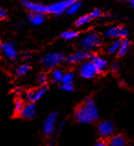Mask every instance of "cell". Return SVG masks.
Returning <instances> with one entry per match:
<instances>
[{
	"instance_id": "1",
	"label": "cell",
	"mask_w": 134,
	"mask_h": 146,
	"mask_svg": "<svg viewBox=\"0 0 134 146\" xmlns=\"http://www.w3.org/2000/svg\"><path fill=\"white\" fill-rule=\"evenodd\" d=\"M99 117V110L94 100L86 98L76 108L74 118L80 124H91L96 121Z\"/></svg>"
},
{
	"instance_id": "2",
	"label": "cell",
	"mask_w": 134,
	"mask_h": 146,
	"mask_svg": "<svg viewBox=\"0 0 134 146\" xmlns=\"http://www.w3.org/2000/svg\"><path fill=\"white\" fill-rule=\"evenodd\" d=\"M101 44H102V41H101L100 36L94 32L86 33L85 35L82 38V41H80V44H82L84 51H86V52L94 51V50H95L100 46Z\"/></svg>"
},
{
	"instance_id": "3",
	"label": "cell",
	"mask_w": 134,
	"mask_h": 146,
	"mask_svg": "<svg viewBox=\"0 0 134 146\" xmlns=\"http://www.w3.org/2000/svg\"><path fill=\"white\" fill-rule=\"evenodd\" d=\"M57 117H58V113L56 111H53L44 119L42 126V130L45 136H52L56 132Z\"/></svg>"
},
{
	"instance_id": "4",
	"label": "cell",
	"mask_w": 134,
	"mask_h": 146,
	"mask_svg": "<svg viewBox=\"0 0 134 146\" xmlns=\"http://www.w3.org/2000/svg\"><path fill=\"white\" fill-rule=\"evenodd\" d=\"M65 60V56L61 53H47L43 58L42 63L45 68H55Z\"/></svg>"
},
{
	"instance_id": "5",
	"label": "cell",
	"mask_w": 134,
	"mask_h": 146,
	"mask_svg": "<svg viewBox=\"0 0 134 146\" xmlns=\"http://www.w3.org/2000/svg\"><path fill=\"white\" fill-rule=\"evenodd\" d=\"M96 74H98L96 68H95L94 62L91 59L83 61V62L80 64V66L79 68V75L82 77V79H85V80L93 79L94 77L96 76Z\"/></svg>"
},
{
	"instance_id": "6",
	"label": "cell",
	"mask_w": 134,
	"mask_h": 146,
	"mask_svg": "<svg viewBox=\"0 0 134 146\" xmlns=\"http://www.w3.org/2000/svg\"><path fill=\"white\" fill-rule=\"evenodd\" d=\"M75 0H63V1L54 3L50 6H47V13H52L55 15H60L67 11L68 7H70Z\"/></svg>"
},
{
	"instance_id": "7",
	"label": "cell",
	"mask_w": 134,
	"mask_h": 146,
	"mask_svg": "<svg viewBox=\"0 0 134 146\" xmlns=\"http://www.w3.org/2000/svg\"><path fill=\"white\" fill-rule=\"evenodd\" d=\"M115 127L114 124L109 120H103L99 122L97 126V131L99 136L103 139H106V138H110L114 133Z\"/></svg>"
},
{
	"instance_id": "8",
	"label": "cell",
	"mask_w": 134,
	"mask_h": 146,
	"mask_svg": "<svg viewBox=\"0 0 134 146\" xmlns=\"http://www.w3.org/2000/svg\"><path fill=\"white\" fill-rule=\"evenodd\" d=\"M46 92H47L46 86H41L40 88H37V89L27 92L25 94V99L28 103L35 104V102H38L40 99H42L44 96Z\"/></svg>"
},
{
	"instance_id": "9",
	"label": "cell",
	"mask_w": 134,
	"mask_h": 146,
	"mask_svg": "<svg viewBox=\"0 0 134 146\" xmlns=\"http://www.w3.org/2000/svg\"><path fill=\"white\" fill-rule=\"evenodd\" d=\"M1 51L6 58L9 60H16L18 58L19 53L14 43H4L1 44Z\"/></svg>"
},
{
	"instance_id": "10",
	"label": "cell",
	"mask_w": 134,
	"mask_h": 146,
	"mask_svg": "<svg viewBox=\"0 0 134 146\" xmlns=\"http://www.w3.org/2000/svg\"><path fill=\"white\" fill-rule=\"evenodd\" d=\"M128 30L122 26H115L107 29L105 35L108 38H126L128 36Z\"/></svg>"
},
{
	"instance_id": "11",
	"label": "cell",
	"mask_w": 134,
	"mask_h": 146,
	"mask_svg": "<svg viewBox=\"0 0 134 146\" xmlns=\"http://www.w3.org/2000/svg\"><path fill=\"white\" fill-rule=\"evenodd\" d=\"M22 4L25 7V9L31 11L32 13H47V6H44L43 4L28 1V0H24Z\"/></svg>"
},
{
	"instance_id": "12",
	"label": "cell",
	"mask_w": 134,
	"mask_h": 146,
	"mask_svg": "<svg viewBox=\"0 0 134 146\" xmlns=\"http://www.w3.org/2000/svg\"><path fill=\"white\" fill-rule=\"evenodd\" d=\"M88 54L86 51L84 50H78L77 52H75L74 54H71V55L68 56L66 58V62L68 64H78L80 62H83L88 58Z\"/></svg>"
},
{
	"instance_id": "13",
	"label": "cell",
	"mask_w": 134,
	"mask_h": 146,
	"mask_svg": "<svg viewBox=\"0 0 134 146\" xmlns=\"http://www.w3.org/2000/svg\"><path fill=\"white\" fill-rule=\"evenodd\" d=\"M37 114V109L35 104L33 103H27L24 105L23 109H22L20 117L23 119H32L34 118Z\"/></svg>"
},
{
	"instance_id": "14",
	"label": "cell",
	"mask_w": 134,
	"mask_h": 146,
	"mask_svg": "<svg viewBox=\"0 0 134 146\" xmlns=\"http://www.w3.org/2000/svg\"><path fill=\"white\" fill-rule=\"evenodd\" d=\"M88 58L91 59L94 62L95 68H96L97 73H103L106 70L107 61L105 58L95 56V55H94V54H89V55H88Z\"/></svg>"
},
{
	"instance_id": "15",
	"label": "cell",
	"mask_w": 134,
	"mask_h": 146,
	"mask_svg": "<svg viewBox=\"0 0 134 146\" xmlns=\"http://www.w3.org/2000/svg\"><path fill=\"white\" fill-rule=\"evenodd\" d=\"M126 145H127L126 139L124 138V136L119 135V134L111 136L108 143V146H126Z\"/></svg>"
},
{
	"instance_id": "16",
	"label": "cell",
	"mask_w": 134,
	"mask_h": 146,
	"mask_svg": "<svg viewBox=\"0 0 134 146\" xmlns=\"http://www.w3.org/2000/svg\"><path fill=\"white\" fill-rule=\"evenodd\" d=\"M44 14L43 13H32L29 16V21L33 25H41L44 21Z\"/></svg>"
},
{
	"instance_id": "17",
	"label": "cell",
	"mask_w": 134,
	"mask_h": 146,
	"mask_svg": "<svg viewBox=\"0 0 134 146\" xmlns=\"http://www.w3.org/2000/svg\"><path fill=\"white\" fill-rule=\"evenodd\" d=\"M24 102L23 100L21 98H16L13 102V115L16 117H19L21 113L22 109L24 106Z\"/></svg>"
},
{
	"instance_id": "18",
	"label": "cell",
	"mask_w": 134,
	"mask_h": 146,
	"mask_svg": "<svg viewBox=\"0 0 134 146\" xmlns=\"http://www.w3.org/2000/svg\"><path fill=\"white\" fill-rule=\"evenodd\" d=\"M63 76H64V72L60 68H54L51 72V80L55 83L61 82V80L63 79Z\"/></svg>"
},
{
	"instance_id": "19",
	"label": "cell",
	"mask_w": 134,
	"mask_h": 146,
	"mask_svg": "<svg viewBox=\"0 0 134 146\" xmlns=\"http://www.w3.org/2000/svg\"><path fill=\"white\" fill-rule=\"evenodd\" d=\"M129 48H131V43H129V41L128 40H122L121 43H120V46H119V49H118V52H117V55L118 56H125L126 54L129 52Z\"/></svg>"
},
{
	"instance_id": "20",
	"label": "cell",
	"mask_w": 134,
	"mask_h": 146,
	"mask_svg": "<svg viewBox=\"0 0 134 146\" xmlns=\"http://www.w3.org/2000/svg\"><path fill=\"white\" fill-rule=\"evenodd\" d=\"M82 4L80 3V1H77V0H75V1L71 4V5L68 7V9L66 12L68 14V15H74L76 13H78L80 9V7H82Z\"/></svg>"
},
{
	"instance_id": "21",
	"label": "cell",
	"mask_w": 134,
	"mask_h": 146,
	"mask_svg": "<svg viewBox=\"0 0 134 146\" xmlns=\"http://www.w3.org/2000/svg\"><path fill=\"white\" fill-rule=\"evenodd\" d=\"M78 35H79L78 32L72 31V30L66 31V32H63L61 33V37H62L64 40H67V41H71L73 39H76V38L78 37Z\"/></svg>"
},
{
	"instance_id": "22",
	"label": "cell",
	"mask_w": 134,
	"mask_h": 146,
	"mask_svg": "<svg viewBox=\"0 0 134 146\" xmlns=\"http://www.w3.org/2000/svg\"><path fill=\"white\" fill-rule=\"evenodd\" d=\"M73 80L74 75L71 72L64 73L63 79L61 80V84H64V85H73Z\"/></svg>"
},
{
	"instance_id": "23",
	"label": "cell",
	"mask_w": 134,
	"mask_h": 146,
	"mask_svg": "<svg viewBox=\"0 0 134 146\" xmlns=\"http://www.w3.org/2000/svg\"><path fill=\"white\" fill-rule=\"evenodd\" d=\"M120 43H121V41H119V40H116V41H114L113 43H111L108 48H107V52H108V54H110V55L117 54L118 49H119V46H120Z\"/></svg>"
},
{
	"instance_id": "24",
	"label": "cell",
	"mask_w": 134,
	"mask_h": 146,
	"mask_svg": "<svg viewBox=\"0 0 134 146\" xmlns=\"http://www.w3.org/2000/svg\"><path fill=\"white\" fill-rule=\"evenodd\" d=\"M92 21V17L90 14H86V15H83V16L80 17L77 21H76L75 24L76 26L78 27H80V26H84L86 25L87 23H89V22Z\"/></svg>"
},
{
	"instance_id": "25",
	"label": "cell",
	"mask_w": 134,
	"mask_h": 146,
	"mask_svg": "<svg viewBox=\"0 0 134 146\" xmlns=\"http://www.w3.org/2000/svg\"><path fill=\"white\" fill-rule=\"evenodd\" d=\"M30 70H31V67L29 66L28 64H22V65H21V66H19L17 68L16 73H17L18 76L22 77V76L26 75Z\"/></svg>"
},
{
	"instance_id": "26",
	"label": "cell",
	"mask_w": 134,
	"mask_h": 146,
	"mask_svg": "<svg viewBox=\"0 0 134 146\" xmlns=\"http://www.w3.org/2000/svg\"><path fill=\"white\" fill-rule=\"evenodd\" d=\"M47 82H48V77L46 74L41 73V74L38 76V82L40 83L41 86H46Z\"/></svg>"
},
{
	"instance_id": "27",
	"label": "cell",
	"mask_w": 134,
	"mask_h": 146,
	"mask_svg": "<svg viewBox=\"0 0 134 146\" xmlns=\"http://www.w3.org/2000/svg\"><path fill=\"white\" fill-rule=\"evenodd\" d=\"M91 17L92 19H96V18H99L102 15V12H101V10L100 9H94L93 11L91 12Z\"/></svg>"
},
{
	"instance_id": "28",
	"label": "cell",
	"mask_w": 134,
	"mask_h": 146,
	"mask_svg": "<svg viewBox=\"0 0 134 146\" xmlns=\"http://www.w3.org/2000/svg\"><path fill=\"white\" fill-rule=\"evenodd\" d=\"M60 89L64 91V92H68V93H70L74 90L73 85H64V84H61L60 85Z\"/></svg>"
},
{
	"instance_id": "29",
	"label": "cell",
	"mask_w": 134,
	"mask_h": 146,
	"mask_svg": "<svg viewBox=\"0 0 134 146\" xmlns=\"http://www.w3.org/2000/svg\"><path fill=\"white\" fill-rule=\"evenodd\" d=\"M65 126H66V121L65 120H62L61 122H59V125L56 127V132H60L61 130L65 128Z\"/></svg>"
},
{
	"instance_id": "30",
	"label": "cell",
	"mask_w": 134,
	"mask_h": 146,
	"mask_svg": "<svg viewBox=\"0 0 134 146\" xmlns=\"http://www.w3.org/2000/svg\"><path fill=\"white\" fill-rule=\"evenodd\" d=\"M7 18V12L3 9L0 7V20H4Z\"/></svg>"
},
{
	"instance_id": "31",
	"label": "cell",
	"mask_w": 134,
	"mask_h": 146,
	"mask_svg": "<svg viewBox=\"0 0 134 146\" xmlns=\"http://www.w3.org/2000/svg\"><path fill=\"white\" fill-rule=\"evenodd\" d=\"M94 146H108V143H106L104 141H98L97 143L94 144Z\"/></svg>"
},
{
	"instance_id": "32",
	"label": "cell",
	"mask_w": 134,
	"mask_h": 146,
	"mask_svg": "<svg viewBox=\"0 0 134 146\" xmlns=\"http://www.w3.org/2000/svg\"><path fill=\"white\" fill-rule=\"evenodd\" d=\"M111 70H112L113 71L118 70V65L117 63H113L112 65H111Z\"/></svg>"
},
{
	"instance_id": "33",
	"label": "cell",
	"mask_w": 134,
	"mask_h": 146,
	"mask_svg": "<svg viewBox=\"0 0 134 146\" xmlns=\"http://www.w3.org/2000/svg\"><path fill=\"white\" fill-rule=\"evenodd\" d=\"M24 58H25L26 60H29V59L31 58V54H30L29 52H25V53H24Z\"/></svg>"
},
{
	"instance_id": "34",
	"label": "cell",
	"mask_w": 134,
	"mask_h": 146,
	"mask_svg": "<svg viewBox=\"0 0 134 146\" xmlns=\"http://www.w3.org/2000/svg\"><path fill=\"white\" fill-rule=\"evenodd\" d=\"M119 84H120L121 86H124V85H125V82H124L123 80H119Z\"/></svg>"
},
{
	"instance_id": "35",
	"label": "cell",
	"mask_w": 134,
	"mask_h": 146,
	"mask_svg": "<svg viewBox=\"0 0 134 146\" xmlns=\"http://www.w3.org/2000/svg\"><path fill=\"white\" fill-rule=\"evenodd\" d=\"M129 2L131 3V7L134 9V0H129Z\"/></svg>"
},
{
	"instance_id": "36",
	"label": "cell",
	"mask_w": 134,
	"mask_h": 146,
	"mask_svg": "<svg viewBox=\"0 0 134 146\" xmlns=\"http://www.w3.org/2000/svg\"><path fill=\"white\" fill-rule=\"evenodd\" d=\"M47 146H54V145H53V143H48V145H47Z\"/></svg>"
},
{
	"instance_id": "37",
	"label": "cell",
	"mask_w": 134,
	"mask_h": 146,
	"mask_svg": "<svg viewBox=\"0 0 134 146\" xmlns=\"http://www.w3.org/2000/svg\"><path fill=\"white\" fill-rule=\"evenodd\" d=\"M126 1H129V0H126Z\"/></svg>"
}]
</instances>
